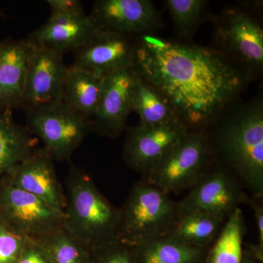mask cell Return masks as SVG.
<instances>
[{
  "label": "cell",
  "mask_w": 263,
  "mask_h": 263,
  "mask_svg": "<svg viewBox=\"0 0 263 263\" xmlns=\"http://www.w3.org/2000/svg\"><path fill=\"white\" fill-rule=\"evenodd\" d=\"M214 162L229 171L251 197L263 199V96L235 100L206 129Z\"/></svg>",
  "instance_id": "7a4b0ae2"
},
{
  "label": "cell",
  "mask_w": 263,
  "mask_h": 263,
  "mask_svg": "<svg viewBox=\"0 0 263 263\" xmlns=\"http://www.w3.org/2000/svg\"><path fill=\"white\" fill-rule=\"evenodd\" d=\"M240 263H260L257 260V259H254L253 257L249 255V254H247V252H245V251L243 250V257H242L241 262Z\"/></svg>",
  "instance_id": "4dcf8cb0"
},
{
  "label": "cell",
  "mask_w": 263,
  "mask_h": 263,
  "mask_svg": "<svg viewBox=\"0 0 263 263\" xmlns=\"http://www.w3.org/2000/svg\"><path fill=\"white\" fill-rule=\"evenodd\" d=\"M190 132L179 121L157 125L139 123L127 129L123 159L130 168L145 176Z\"/></svg>",
  "instance_id": "8fae6325"
},
{
  "label": "cell",
  "mask_w": 263,
  "mask_h": 263,
  "mask_svg": "<svg viewBox=\"0 0 263 263\" xmlns=\"http://www.w3.org/2000/svg\"><path fill=\"white\" fill-rule=\"evenodd\" d=\"M66 187L64 228L89 250L119 240L120 209L100 193L89 175L70 163Z\"/></svg>",
  "instance_id": "3957f363"
},
{
  "label": "cell",
  "mask_w": 263,
  "mask_h": 263,
  "mask_svg": "<svg viewBox=\"0 0 263 263\" xmlns=\"http://www.w3.org/2000/svg\"><path fill=\"white\" fill-rule=\"evenodd\" d=\"M51 15L74 16L85 14L82 3L79 0H48Z\"/></svg>",
  "instance_id": "83f0119b"
},
{
  "label": "cell",
  "mask_w": 263,
  "mask_h": 263,
  "mask_svg": "<svg viewBox=\"0 0 263 263\" xmlns=\"http://www.w3.org/2000/svg\"><path fill=\"white\" fill-rule=\"evenodd\" d=\"M0 218L18 234L39 240L64 226L65 214L3 178L0 183Z\"/></svg>",
  "instance_id": "ba28073f"
},
{
  "label": "cell",
  "mask_w": 263,
  "mask_h": 263,
  "mask_svg": "<svg viewBox=\"0 0 263 263\" xmlns=\"http://www.w3.org/2000/svg\"><path fill=\"white\" fill-rule=\"evenodd\" d=\"M27 127L15 122L10 110H0V176H4L34 150Z\"/></svg>",
  "instance_id": "44dd1931"
},
{
  "label": "cell",
  "mask_w": 263,
  "mask_h": 263,
  "mask_svg": "<svg viewBox=\"0 0 263 263\" xmlns=\"http://www.w3.org/2000/svg\"><path fill=\"white\" fill-rule=\"evenodd\" d=\"M34 45L24 88L22 108L26 111L63 103L67 72L63 55Z\"/></svg>",
  "instance_id": "30bf717a"
},
{
  "label": "cell",
  "mask_w": 263,
  "mask_h": 263,
  "mask_svg": "<svg viewBox=\"0 0 263 263\" xmlns=\"http://www.w3.org/2000/svg\"><path fill=\"white\" fill-rule=\"evenodd\" d=\"M34 46L29 38L0 41V110L22 108L26 76Z\"/></svg>",
  "instance_id": "2e32d148"
},
{
  "label": "cell",
  "mask_w": 263,
  "mask_h": 263,
  "mask_svg": "<svg viewBox=\"0 0 263 263\" xmlns=\"http://www.w3.org/2000/svg\"><path fill=\"white\" fill-rule=\"evenodd\" d=\"M17 263H50L47 254L36 240L28 239Z\"/></svg>",
  "instance_id": "f1b7e54d"
},
{
  "label": "cell",
  "mask_w": 263,
  "mask_h": 263,
  "mask_svg": "<svg viewBox=\"0 0 263 263\" xmlns=\"http://www.w3.org/2000/svg\"><path fill=\"white\" fill-rule=\"evenodd\" d=\"M133 67L163 95L190 132L206 131L254 79L209 46L155 33L136 37Z\"/></svg>",
  "instance_id": "6da1fadb"
},
{
  "label": "cell",
  "mask_w": 263,
  "mask_h": 263,
  "mask_svg": "<svg viewBox=\"0 0 263 263\" xmlns=\"http://www.w3.org/2000/svg\"><path fill=\"white\" fill-rule=\"evenodd\" d=\"M209 48L248 70L254 79L263 70L262 1H238L212 14Z\"/></svg>",
  "instance_id": "277c9868"
},
{
  "label": "cell",
  "mask_w": 263,
  "mask_h": 263,
  "mask_svg": "<svg viewBox=\"0 0 263 263\" xmlns=\"http://www.w3.org/2000/svg\"><path fill=\"white\" fill-rule=\"evenodd\" d=\"M120 212L118 240L133 247L165 237L179 214L177 202L143 179L135 183Z\"/></svg>",
  "instance_id": "5b68a950"
},
{
  "label": "cell",
  "mask_w": 263,
  "mask_h": 263,
  "mask_svg": "<svg viewBox=\"0 0 263 263\" xmlns=\"http://www.w3.org/2000/svg\"><path fill=\"white\" fill-rule=\"evenodd\" d=\"M214 163L206 131L190 132L141 179L164 193L191 190Z\"/></svg>",
  "instance_id": "8992f818"
},
{
  "label": "cell",
  "mask_w": 263,
  "mask_h": 263,
  "mask_svg": "<svg viewBox=\"0 0 263 263\" xmlns=\"http://www.w3.org/2000/svg\"><path fill=\"white\" fill-rule=\"evenodd\" d=\"M248 205L252 208L255 218L257 224V233H258V243L257 247L263 251V205L262 199H257L251 197Z\"/></svg>",
  "instance_id": "f546056e"
},
{
  "label": "cell",
  "mask_w": 263,
  "mask_h": 263,
  "mask_svg": "<svg viewBox=\"0 0 263 263\" xmlns=\"http://www.w3.org/2000/svg\"><path fill=\"white\" fill-rule=\"evenodd\" d=\"M226 219L200 212H179L165 237L183 245L209 248L220 233Z\"/></svg>",
  "instance_id": "d6986e66"
},
{
  "label": "cell",
  "mask_w": 263,
  "mask_h": 263,
  "mask_svg": "<svg viewBox=\"0 0 263 263\" xmlns=\"http://www.w3.org/2000/svg\"><path fill=\"white\" fill-rule=\"evenodd\" d=\"M90 263H138L134 249L122 242H112L90 250Z\"/></svg>",
  "instance_id": "484cf974"
},
{
  "label": "cell",
  "mask_w": 263,
  "mask_h": 263,
  "mask_svg": "<svg viewBox=\"0 0 263 263\" xmlns=\"http://www.w3.org/2000/svg\"><path fill=\"white\" fill-rule=\"evenodd\" d=\"M89 17L99 29L138 37L164 27L160 12L151 0H98Z\"/></svg>",
  "instance_id": "7c38bea8"
},
{
  "label": "cell",
  "mask_w": 263,
  "mask_h": 263,
  "mask_svg": "<svg viewBox=\"0 0 263 263\" xmlns=\"http://www.w3.org/2000/svg\"><path fill=\"white\" fill-rule=\"evenodd\" d=\"M28 239L0 218V263H17Z\"/></svg>",
  "instance_id": "4316f807"
},
{
  "label": "cell",
  "mask_w": 263,
  "mask_h": 263,
  "mask_svg": "<svg viewBox=\"0 0 263 263\" xmlns=\"http://www.w3.org/2000/svg\"><path fill=\"white\" fill-rule=\"evenodd\" d=\"M135 72L132 93V111L136 112L139 116V123L147 125H157L180 122L174 109L163 95L136 70Z\"/></svg>",
  "instance_id": "ffe728a7"
},
{
  "label": "cell",
  "mask_w": 263,
  "mask_h": 263,
  "mask_svg": "<svg viewBox=\"0 0 263 263\" xmlns=\"http://www.w3.org/2000/svg\"><path fill=\"white\" fill-rule=\"evenodd\" d=\"M36 241L46 251L50 263H90L89 249L64 226Z\"/></svg>",
  "instance_id": "d4e9b609"
},
{
  "label": "cell",
  "mask_w": 263,
  "mask_h": 263,
  "mask_svg": "<svg viewBox=\"0 0 263 263\" xmlns=\"http://www.w3.org/2000/svg\"><path fill=\"white\" fill-rule=\"evenodd\" d=\"M133 67L104 76L103 90L91 129L100 136L117 138L126 129L132 112V93L135 79Z\"/></svg>",
  "instance_id": "9a60e30c"
},
{
  "label": "cell",
  "mask_w": 263,
  "mask_h": 263,
  "mask_svg": "<svg viewBox=\"0 0 263 263\" xmlns=\"http://www.w3.org/2000/svg\"><path fill=\"white\" fill-rule=\"evenodd\" d=\"M209 248L183 245L167 237L133 247L138 263H204Z\"/></svg>",
  "instance_id": "7402d4cb"
},
{
  "label": "cell",
  "mask_w": 263,
  "mask_h": 263,
  "mask_svg": "<svg viewBox=\"0 0 263 263\" xmlns=\"http://www.w3.org/2000/svg\"><path fill=\"white\" fill-rule=\"evenodd\" d=\"M103 84L101 76L73 65L67 67L63 103L91 122L98 110Z\"/></svg>",
  "instance_id": "ac0fdd59"
},
{
  "label": "cell",
  "mask_w": 263,
  "mask_h": 263,
  "mask_svg": "<svg viewBox=\"0 0 263 263\" xmlns=\"http://www.w3.org/2000/svg\"><path fill=\"white\" fill-rule=\"evenodd\" d=\"M250 199L236 177L214 162L177 206L179 212L206 213L227 220Z\"/></svg>",
  "instance_id": "9c48e42d"
},
{
  "label": "cell",
  "mask_w": 263,
  "mask_h": 263,
  "mask_svg": "<svg viewBox=\"0 0 263 263\" xmlns=\"http://www.w3.org/2000/svg\"><path fill=\"white\" fill-rule=\"evenodd\" d=\"M98 30L89 15H50L47 22L27 38L64 56L84 46Z\"/></svg>",
  "instance_id": "e0dca14e"
},
{
  "label": "cell",
  "mask_w": 263,
  "mask_h": 263,
  "mask_svg": "<svg viewBox=\"0 0 263 263\" xmlns=\"http://www.w3.org/2000/svg\"><path fill=\"white\" fill-rule=\"evenodd\" d=\"M53 161L46 148L34 149L3 179L64 213L65 192L57 177Z\"/></svg>",
  "instance_id": "5bb4252c"
},
{
  "label": "cell",
  "mask_w": 263,
  "mask_h": 263,
  "mask_svg": "<svg viewBox=\"0 0 263 263\" xmlns=\"http://www.w3.org/2000/svg\"><path fill=\"white\" fill-rule=\"evenodd\" d=\"M246 231L245 216L238 208L227 219L220 233L209 249L204 263H240Z\"/></svg>",
  "instance_id": "603a6c76"
},
{
  "label": "cell",
  "mask_w": 263,
  "mask_h": 263,
  "mask_svg": "<svg viewBox=\"0 0 263 263\" xmlns=\"http://www.w3.org/2000/svg\"><path fill=\"white\" fill-rule=\"evenodd\" d=\"M5 16V13H3V11H2V10L0 9V18H4Z\"/></svg>",
  "instance_id": "1f68e13d"
},
{
  "label": "cell",
  "mask_w": 263,
  "mask_h": 263,
  "mask_svg": "<svg viewBox=\"0 0 263 263\" xmlns=\"http://www.w3.org/2000/svg\"><path fill=\"white\" fill-rule=\"evenodd\" d=\"M164 5L174 23V40L181 42H192L197 29L212 15L207 0H165Z\"/></svg>",
  "instance_id": "cb8c5ba5"
},
{
  "label": "cell",
  "mask_w": 263,
  "mask_h": 263,
  "mask_svg": "<svg viewBox=\"0 0 263 263\" xmlns=\"http://www.w3.org/2000/svg\"><path fill=\"white\" fill-rule=\"evenodd\" d=\"M136 37L99 29L76 50L72 65L101 76L133 67Z\"/></svg>",
  "instance_id": "4fadbf2b"
},
{
  "label": "cell",
  "mask_w": 263,
  "mask_h": 263,
  "mask_svg": "<svg viewBox=\"0 0 263 263\" xmlns=\"http://www.w3.org/2000/svg\"><path fill=\"white\" fill-rule=\"evenodd\" d=\"M27 129L42 141L53 160H70L91 129V122L63 103L29 110Z\"/></svg>",
  "instance_id": "52a82bcc"
}]
</instances>
